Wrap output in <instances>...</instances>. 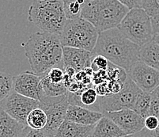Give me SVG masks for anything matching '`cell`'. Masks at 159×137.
<instances>
[{
    "mask_svg": "<svg viewBox=\"0 0 159 137\" xmlns=\"http://www.w3.org/2000/svg\"><path fill=\"white\" fill-rule=\"evenodd\" d=\"M24 46L33 73L44 76L56 67L63 68V48L60 36L37 32L30 36Z\"/></svg>",
    "mask_w": 159,
    "mask_h": 137,
    "instance_id": "obj_1",
    "label": "cell"
},
{
    "mask_svg": "<svg viewBox=\"0 0 159 137\" xmlns=\"http://www.w3.org/2000/svg\"><path fill=\"white\" fill-rule=\"evenodd\" d=\"M139 46L115 28L99 33L92 53L93 56H104L112 64L128 72L139 61Z\"/></svg>",
    "mask_w": 159,
    "mask_h": 137,
    "instance_id": "obj_2",
    "label": "cell"
},
{
    "mask_svg": "<svg viewBox=\"0 0 159 137\" xmlns=\"http://www.w3.org/2000/svg\"><path fill=\"white\" fill-rule=\"evenodd\" d=\"M128 11L118 0H86L82 18L101 33L117 28Z\"/></svg>",
    "mask_w": 159,
    "mask_h": 137,
    "instance_id": "obj_3",
    "label": "cell"
},
{
    "mask_svg": "<svg viewBox=\"0 0 159 137\" xmlns=\"http://www.w3.org/2000/svg\"><path fill=\"white\" fill-rule=\"evenodd\" d=\"M28 20L41 31L60 35L66 21L62 0H37L28 11Z\"/></svg>",
    "mask_w": 159,
    "mask_h": 137,
    "instance_id": "obj_4",
    "label": "cell"
},
{
    "mask_svg": "<svg viewBox=\"0 0 159 137\" xmlns=\"http://www.w3.org/2000/svg\"><path fill=\"white\" fill-rule=\"evenodd\" d=\"M99 32L87 20L82 18L67 19L60 35L63 47L93 52Z\"/></svg>",
    "mask_w": 159,
    "mask_h": 137,
    "instance_id": "obj_5",
    "label": "cell"
},
{
    "mask_svg": "<svg viewBox=\"0 0 159 137\" xmlns=\"http://www.w3.org/2000/svg\"><path fill=\"white\" fill-rule=\"evenodd\" d=\"M117 29L140 48L153 41L154 36L150 17L143 8L129 10Z\"/></svg>",
    "mask_w": 159,
    "mask_h": 137,
    "instance_id": "obj_6",
    "label": "cell"
},
{
    "mask_svg": "<svg viewBox=\"0 0 159 137\" xmlns=\"http://www.w3.org/2000/svg\"><path fill=\"white\" fill-rule=\"evenodd\" d=\"M141 92L142 90L128 75L120 91L108 96H99L100 112L105 113L126 109H133L135 101Z\"/></svg>",
    "mask_w": 159,
    "mask_h": 137,
    "instance_id": "obj_7",
    "label": "cell"
},
{
    "mask_svg": "<svg viewBox=\"0 0 159 137\" xmlns=\"http://www.w3.org/2000/svg\"><path fill=\"white\" fill-rule=\"evenodd\" d=\"M40 102V107L45 112L48 118L47 125L44 129L55 135L58 128L66 119V111L70 105L67 94L54 98L43 96Z\"/></svg>",
    "mask_w": 159,
    "mask_h": 137,
    "instance_id": "obj_8",
    "label": "cell"
},
{
    "mask_svg": "<svg viewBox=\"0 0 159 137\" xmlns=\"http://www.w3.org/2000/svg\"><path fill=\"white\" fill-rule=\"evenodd\" d=\"M40 106V101L25 97L15 91H13L0 103V107L25 127L27 126V117L30 112Z\"/></svg>",
    "mask_w": 159,
    "mask_h": 137,
    "instance_id": "obj_9",
    "label": "cell"
},
{
    "mask_svg": "<svg viewBox=\"0 0 159 137\" xmlns=\"http://www.w3.org/2000/svg\"><path fill=\"white\" fill-rule=\"evenodd\" d=\"M127 74L140 90L146 93H153L159 86L158 71L140 60L127 72Z\"/></svg>",
    "mask_w": 159,
    "mask_h": 137,
    "instance_id": "obj_10",
    "label": "cell"
},
{
    "mask_svg": "<svg viewBox=\"0 0 159 137\" xmlns=\"http://www.w3.org/2000/svg\"><path fill=\"white\" fill-rule=\"evenodd\" d=\"M103 115L115 122L126 135L136 134L145 128V119L133 109H126L115 112H108L103 113Z\"/></svg>",
    "mask_w": 159,
    "mask_h": 137,
    "instance_id": "obj_11",
    "label": "cell"
},
{
    "mask_svg": "<svg viewBox=\"0 0 159 137\" xmlns=\"http://www.w3.org/2000/svg\"><path fill=\"white\" fill-rule=\"evenodd\" d=\"M42 76L33 72L25 71L13 78L14 91L25 97L40 101L42 94L40 89V81Z\"/></svg>",
    "mask_w": 159,
    "mask_h": 137,
    "instance_id": "obj_12",
    "label": "cell"
},
{
    "mask_svg": "<svg viewBox=\"0 0 159 137\" xmlns=\"http://www.w3.org/2000/svg\"><path fill=\"white\" fill-rule=\"evenodd\" d=\"M92 52L70 47L63 48V65L66 67L73 68L76 72L91 67L93 59Z\"/></svg>",
    "mask_w": 159,
    "mask_h": 137,
    "instance_id": "obj_13",
    "label": "cell"
},
{
    "mask_svg": "<svg viewBox=\"0 0 159 137\" xmlns=\"http://www.w3.org/2000/svg\"><path fill=\"white\" fill-rule=\"evenodd\" d=\"M104 116L103 113L79 106L69 105L66 111V121L84 125H94Z\"/></svg>",
    "mask_w": 159,
    "mask_h": 137,
    "instance_id": "obj_14",
    "label": "cell"
},
{
    "mask_svg": "<svg viewBox=\"0 0 159 137\" xmlns=\"http://www.w3.org/2000/svg\"><path fill=\"white\" fill-rule=\"evenodd\" d=\"M94 125H84L65 120L62 123L55 137H91Z\"/></svg>",
    "mask_w": 159,
    "mask_h": 137,
    "instance_id": "obj_15",
    "label": "cell"
},
{
    "mask_svg": "<svg viewBox=\"0 0 159 137\" xmlns=\"http://www.w3.org/2000/svg\"><path fill=\"white\" fill-rule=\"evenodd\" d=\"M24 128L0 107V137H19Z\"/></svg>",
    "mask_w": 159,
    "mask_h": 137,
    "instance_id": "obj_16",
    "label": "cell"
},
{
    "mask_svg": "<svg viewBox=\"0 0 159 137\" xmlns=\"http://www.w3.org/2000/svg\"><path fill=\"white\" fill-rule=\"evenodd\" d=\"M126 135L110 118L104 116L95 125L91 137H124Z\"/></svg>",
    "mask_w": 159,
    "mask_h": 137,
    "instance_id": "obj_17",
    "label": "cell"
},
{
    "mask_svg": "<svg viewBox=\"0 0 159 137\" xmlns=\"http://www.w3.org/2000/svg\"><path fill=\"white\" fill-rule=\"evenodd\" d=\"M139 60L159 71V44L151 41L142 46L139 50Z\"/></svg>",
    "mask_w": 159,
    "mask_h": 137,
    "instance_id": "obj_18",
    "label": "cell"
},
{
    "mask_svg": "<svg viewBox=\"0 0 159 137\" xmlns=\"http://www.w3.org/2000/svg\"><path fill=\"white\" fill-rule=\"evenodd\" d=\"M40 89H41V92L42 94L40 98L43 96L46 97H51V98H54V97H59L61 95H64L67 94V89L65 86L63 82L60 83H54L48 79L47 74L42 76L41 81H40Z\"/></svg>",
    "mask_w": 159,
    "mask_h": 137,
    "instance_id": "obj_19",
    "label": "cell"
},
{
    "mask_svg": "<svg viewBox=\"0 0 159 137\" xmlns=\"http://www.w3.org/2000/svg\"><path fill=\"white\" fill-rule=\"evenodd\" d=\"M48 118L45 112L40 107L32 110L27 117V126L33 129H44L47 125Z\"/></svg>",
    "mask_w": 159,
    "mask_h": 137,
    "instance_id": "obj_20",
    "label": "cell"
},
{
    "mask_svg": "<svg viewBox=\"0 0 159 137\" xmlns=\"http://www.w3.org/2000/svg\"><path fill=\"white\" fill-rule=\"evenodd\" d=\"M66 19L82 18V8L86 0H62Z\"/></svg>",
    "mask_w": 159,
    "mask_h": 137,
    "instance_id": "obj_21",
    "label": "cell"
},
{
    "mask_svg": "<svg viewBox=\"0 0 159 137\" xmlns=\"http://www.w3.org/2000/svg\"><path fill=\"white\" fill-rule=\"evenodd\" d=\"M150 100H151V94L142 91L135 101L133 110L135 111L139 115L145 119L149 116Z\"/></svg>",
    "mask_w": 159,
    "mask_h": 137,
    "instance_id": "obj_22",
    "label": "cell"
},
{
    "mask_svg": "<svg viewBox=\"0 0 159 137\" xmlns=\"http://www.w3.org/2000/svg\"><path fill=\"white\" fill-rule=\"evenodd\" d=\"M13 78L11 75L0 71V103L14 91Z\"/></svg>",
    "mask_w": 159,
    "mask_h": 137,
    "instance_id": "obj_23",
    "label": "cell"
},
{
    "mask_svg": "<svg viewBox=\"0 0 159 137\" xmlns=\"http://www.w3.org/2000/svg\"><path fill=\"white\" fill-rule=\"evenodd\" d=\"M142 8L150 18L159 15V0H143Z\"/></svg>",
    "mask_w": 159,
    "mask_h": 137,
    "instance_id": "obj_24",
    "label": "cell"
},
{
    "mask_svg": "<svg viewBox=\"0 0 159 137\" xmlns=\"http://www.w3.org/2000/svg\"><path fill=\"white\" fill-rule=\"evenodd\" d=\"M109 63L110 62L105 57L100 55H96L93 56V59L91 61V69L93 70V72H97L100 70L106 71L109 66Z\"/></svg>",
    "mask_w": 159,
    "mask_h": 137,
    "instance_id": "obj_25",
    "label": "cell"
},
{
    "mask_svg": "<svg viewBox=\"0 0 159 137\" xmlns=\"http://www.w3.org/2000/svg\"><path fill=\"white\" fill-rule=\"evenodd\" d=\"M19 137H55L54 135L44 129H33L30 127H25Z\"/></svg>",
    "mask_w": 159,
    "mask_h": 137,
    "instance_id": "obj_26",
    "label": "cell"
},
{
    "mask_svg": "<svg viewBox=\"0 0 159 137\" xmlns=\"http://www.w3.org/2000/svg\"><path fill=\"white\" fill-rule=\"evenodd\" d=\"M65 72L63 68L56 67L49 70L47 73L48 79L54 83H60L63 82Z\"/></svg>",
    "mask_w": 159,
    "mask_h": 137,
    "instance_id": "obj_27",
    "label": "cell"
},
{
    "mask_svg": "<svg viewBox=\"0 0 159 137\" xmlns=\"http://www.w3.org/2000/svg\"><path fill=\"white\" fill-rule=\"evenodd\" d=\"M149 116H154L159 119V99L154 93H151Z\"/></svg>",
    "mask_w": 159,
    "mask_h": 137,
    "instance_id": "obj_28",
    "label": "cell"
},
{
    "mask_svg": "<svg viewBox=\"0 0 159 137\" xmlns=\"http://www.w3.org/2000/svg\"><path fill=\"white\" fill-rule=\"evenodd\" d=\"M145 128L149 131H155L159 125V119L154 116H148L144 120Z\"/></svg>",
    "mask_w": 159,
    "mask_h": 137,
    "instance_id": "obj_29",
    "label": "cell"
},
{
    "mask_svg": "<svg viewBox=\"0 0 159 137\" xmlns=\"http://www.w3.org/2000/svg\"><path fill=\"white\" fill-rule=\"evenodd\" d=\"M118 1L129 10L135 9V8H142L143 0H118Z\"/></svg>",
    "mask_w": 159,
    "mask_h": 137,
    "instance_id": "obj_30",
    "label": "cell"
},
{
    "mask_svg": "<svg viewBox=\"0 0 159 137\" xmlns=\"http://www.w3.org/2000/svg\"><path fill=\"white\" fill-rule=\"evenodd\" d=\"M124 137H156V136L154 135V132L147 130V128H143L141 132H138V133L133 134V135H125V136Z\"/></svg>",
    "mask_w": 159,
    "mask_h": 137,
    "instance_id": "obj_31",
    "label": "cell"
},
{
    "mask_svg": "<svg viewBox=\"0 0 159 137\" xmlns=\"http://www.w3.org/2000/svg\"><path fill=\"white\" fill-rule=\"evenodd\" d=\"M154 35H159V15L150 18Z\"/></svg>",
    "mask_w": 159,
    "mask_h": 137,
    "instance_id": "obj_32",
    "label": "cell"
},
{
    "mask_svg": "<svg viewBox=\"0 0 159 137\" xmlns=\"http://www.w3.org/2000/svg\"><path fill=\"white\" fill-rule=\"evenodd\" d=\"M153 41L154 42H156L157 44H159V35H155L154 36V38H153Z\"/></svg>",
    "mask_w": 159,
    "mask_h": 137,
    "instance_id": "obj_33",
    "label": "cell"
},
{
    "mask_svg": "<svg viewBox=\"0 0 159 137\" xmlns=\"http://www.w3.org/2000/svg\"><path fill=\"white\" fill-rule=\"evenodd\" d=\"M153 93H154V94H155L156 96L157 97V98L159 99V86H157V88H156V89H155V90H154V91L153 92Z\"/></svg>",
    "mask_w": 159,
    "mask_h": 137,
    "instance_id": "obj_34",
    "label": "cell"
},
{
    "mask_svg": "<svg viewBox=\"0 0 159 137\" xmlns=\"http://www.w3.org/2000/svg\"><path fill=\"white\" fill-rule=\"evenodd\" d=\"M154 133L156 137H159V125H158V127L157 128V129H156L155 131H154Z\"/></svg>",
    "mask_w": 159,
    "mask_h": 137,
    "instance_id": "obj_35",
    "label": "cell"
}]
</instances>
